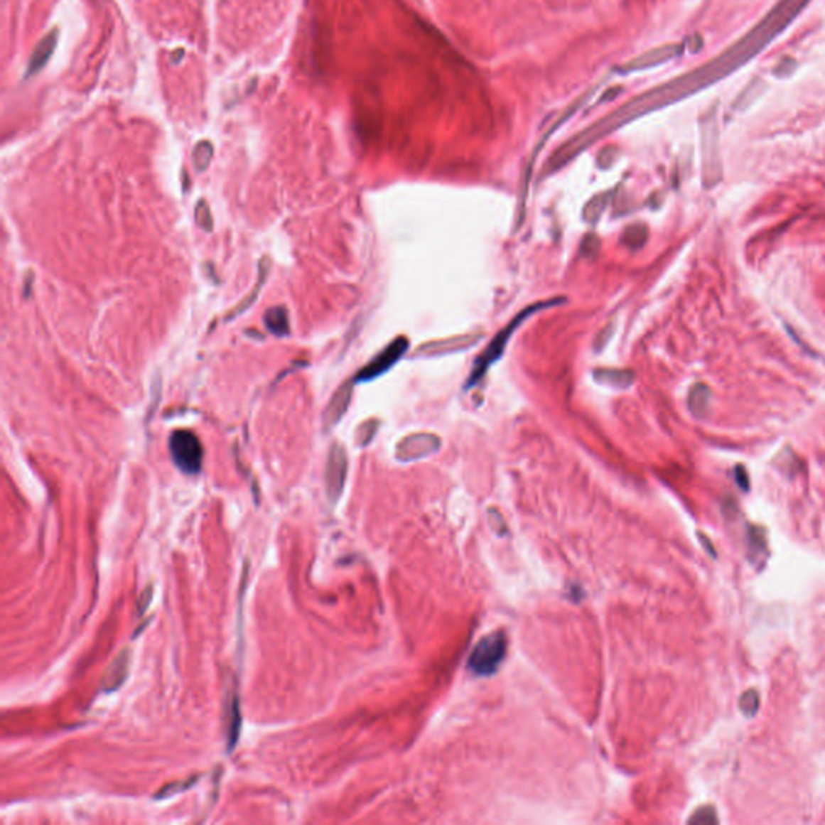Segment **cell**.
Listing matches in <instances>:
<instances>
[{
  "label": "cell",
  "instance_id": "obj_11",
  "mask_svg": "<svg viewBox=\"0 0 825 825\" xmlns=\"http://www.w3.org/2000/svg\"><path fill=\"white\" fill-rule=\"evenodd\" d=\"M593 379L598 384L608 385V387L624 390L629 389L634 384V372L630 370H606L600 368L593 371Z\"/></svg>",
  "mask_w": 825,
  "mask_h": 825
},
{
  "label": "cell",
  "instance_id": "obj_1",
  "mask_svg": "<svg viewBox=\"0 0 825 825\" xmlns=\"http://www.w3.org/2000/svg\"><path fill=\"white\" fill-rule=\"evenodd\" d=\"M566 302L564 297H555V298H548V300H541V302H535L532 305H529L527 308H524L522 311L517 313V315L511 319V321L505 326L500 333L493 337L492 342L487 345L485 350L480 353V357L474 361V366H473V371L471 374H469L468 381H466V389H471L474 387L475 384H479L480 379L485 376V372L489 371L490 366L498 361L500 358L503 357L505 350H507V345L511 337L514 335V333L517 330V328L521 326L527 321L529 318H531L534 313H539L541 310H546V308H553V306H558V305H563Z\"/></svg>",
  "mask_w": 825,
  "mask_h": 825
},
{
  "label": "cell",
  "instance_id": "obj_19",
  "mask_svg": "<svg viewBox=\"0 0 825 825\" xmlns=\"http://www.w3.org/2000/svg\"><path fill=\"white\" fill-rule=\"evenodd\" d=\"M197 780H198L197 777H190V779H188V780L174 782V784H170V785H166V787L161 788V790L155 794V798L156 799H163V798H168V797H173V794H176L179 792L188 790V788H190L192 785H194Z\"/></svg>",
  "mask_w": 825,
  "mask_h": 825
},
{
  "label": "cell",
  "instance_id": "obj_17",
  "mask_svg": "<svg viewBox=\"0 0 825 825\" xmlns=\"http://www.w3.org/2000/svg\"><path fill=\"white\" fill-rule=\"evenodd\" d=\"M268 269H269V264H268V258H263V261H261V264H260V282H258V284H257V287H255V289H254V292H252V293H250V295H249V297H247V298H245V300H244V302H242V303H240V305H239V306H237V308H236V310H234V311H232V313H231V315H229V318H227V319H232V318H237V316H239V315H240V313H242V311H244V310H247V308H250V306H252V303H254V302H255V298H257V295H258V293H260V291H261V287H263V284H264V281H266V276H268Z\"/></svg>",
  "mask_w": 825,
  "mask_h": 825
},
{
  "label": "cell",
  "instance_id": "obj_20",
  "mask_svg": "<svg viewBox=\"0 0 825 825\" xmlns=\"http://www.w3.org/2000/svg\"><path fill=\"white\" fill-rule=\"evenodd\" d=\"M740 708H742V711L746 716H753L756 714L757 708H760V695H757L756 690H750L743 694L742 700H740Z\"/></svg>",
  "mask_w": 825,
  "mask_h": 825
},
{
  "label": "cell",
  "instance_id": "obj_13",
  "mask_svg": "<svg viewBox=\"0 0 825 825\" xmlns=\"http://www.w3.org/2000/svg\"><path fill=\"white\" fill-rule=\"evenodd\" d=\"M709 400H711V392L704 384H696L690 389L689 394V408L694 416L701 418L708 413Z\"/></svg>",
  "mask_w": 825,
  "mask_h": 825
},
{
  "label": "cell",
  "instance_id": "obj_4",
  "mask_svg": "<svg viewBox=\"0 0 825 825\" xmlns=\"http://www.w3.org/2000/svg\"><path fill=\"white\" fill-rule=\"evenodd\" d=\"M408 347L409 340L406 337H397L382 352H379L368 365L358 371V374L353 377L355 384L374 381L379 376L385 374L390 368H394V365L399 363L403 355L406 353Z\"/></svg>",
  "mask_w": 825,
  "mask_h": 825
},
{
  "label": "cell",
  "instance_id": "obj_26",
  "mask_svg": "<svg viewBox=\"0 0 825 825\" xmlns=\"http://www.w3.org/2000/svg\"><path fill=\"white\" fill-rule=\"evenodd\" d=\"M150 601H152V587H149V588L146 590V592H144V593L141 595L139 601H137V613H139V616H141V614L146 613V610H147V606H149Z\"/></svg>",
  "mask_w": 825,
  "mask_h": 825
},
{
  "label": "cell",
  "instance_id": "obj_18",
  "mask_svg": "<svg viewBox=\"0 0 825 825\" xmlns=\"http://www.w3.org/2000/svg\"><path fill=\"white\" fill-rule=\"evenodd\" d=\"M608 200H610V194H601V195L595 197L593 200H590L587 203V207L583 208V220L588 221L590 225H595V222H597L601 216V213L605 212Z\"/></svg>",
  "mask_w": 825,
  "mask_h": 825
},
{
  "label": "cell",
  "instance_id": "obj_14",
  "mask_svg": "<svg viewBox=\"0 0 825 825\" xmlns=\"http://www.w3.org/2000/svg\"><path fill=\"white\" fill-rule=\"evenodd\" d=\"M229 718H227V751H234V746L237 743L239 730H240V711H239V700L236 695H232L231 704L227 708Z\"/></svg>",
  "mask_w": 825,
  "mask_h": 825
},
{
  "label": "cell",
  "instance_id": "obj_28",
  "mask_svg": "<svg viewBox=\"0 0 825 825\" xmlns=\"http://www.w3.org/2000/svg\"><path fill=\"white\" fill-rule=\"evenodd\" d=\"M176 52H178V57H180V58L184 57V50H183V49H178ZM171 60H173V63H179V60H178V58H174V57H173Z\"/></svg>",
  "mask_w": 825,
  "mask_h": 825
},
{
  "label": "cell",
  "instance_id": "obj_15",
  "mask_svg": "<svg viewBox=\"0 0 825 825\" xmlns=\"http://www.w3.org/2000/svg\"><path fill=\"white\" fill-rule=\"evenodd\" d=\"M647 236H648V231H647L645 226L643 225H630L622 234V242L625 244V247H629L630 250H638V249H642L643 244L647 242Z\"/></svg>",
  "mask_w": 825,
  "mask_h": 825
},
{
  "label": "cell",
  "instance_id": "obj_21",
  "mask_svg": "<svg viewBox=\"0 0 825 825\" xmlns=\"http://www.w3.org/2000/svg\"><path fill=\"white\" fill-rule=\"evenodd\" d=\"M377 427H379V423H377L376 419L366 421V423H363V424L360 426V429H358V443H360V447H366V445H368L372 441V437L376 436Z\"/></svg>",
  "mask_w": 825,
  "mask_h": 825
},
{
  "label": "cell",
  "instance_id": "obj_6",
  "mask_svg": "<svg viewBox=\"0 0 825 825\" xmlns=\"http://www.w3.org/2000/svg\"><path fill=\"white\" fill-rule=\"evenodd\" d=\"M441 438L436 433H411L399 442L395 450V456L399 461H416L429 456L441 448Z\"/></svg>",
  "mask_w": 825,
  "mask_h": 825
},
{
  "label": "cell",
  "instance_id": "obj_2",
  "mask_svg": "<svg viewBox=\"0 0 825 825\" xmlns=\"http://www.w3.org/2000/svg\"><path fill=\"white\" fill-rule=\"evenodd\" d=\"M507 635L503 632H493L474 647L468 667L475 676H492L507 656Z\"/></svg>",
  "mask_w": 825,
  "mask_h": 825
},
{
  "label": "cell",
  "instance_id": "obj_23",
  "mask_svg": "<svg viewBox=\"0 0 825 825\" xmlns=\"http://www.w3.org/2000/svg\"><path fill=\"white\" fill-rule=\"evenodd\" d=\"M690 822H696V824H716L718 822V817H716V812L713 808H701L698 809L694 817L690 819Z\"/></svg>",
  "mask_w": 825,
  "mask_h": 825
},
{
  "label": "cell",
  "instance_id": "obj_8",
  "mask_svg": "<svg viewBox=\"0 0 825 825\" xmlns=\"http://www.w3.org/2000/svg\"><path fill=\"white\" fill-rule=\"evenodd\" d=\"M353 384H355L353 379L352 381H347L345 384H342L340 387L337 389V392L333 395V399L328 403V408L324 409L323 413L324 431H330L334 426L339 424L343 414L347 413L348 405H350L352 401Z\"/></svg>",
  "mask_w": 825,
  "mask_h": 825
},
{
  "label": "cell",
  "instance_id": "obj_9",
  "mask_svg": "<svg viewBox=\"0 0 825 825\" xmlns=\"http://www.w3.org/2000/svg\"><path fill=\"white\" fill-rule=\"evenodd\" d=\"M57 44H58V31L57 29H53L52 33H49L47 36H44V38H42L39 44L34 47L31 57H29L28 68H26V73H25L26 80L28 77H33L34 75H38L41 70L45 68V65L49 63V60L52 58L53 52H55V49H57Z\"/></svg>",
  "mask_w": 825,
  "mask_h": 825
},
{
  "label": "cell",
  "instance_id": "obj_24",
  "mask_svg": "<svg viewBox=\"0 0 825 825\" xmlns=\"http://www.w3.org/2000/svg\"><path fill=\"white\" fill-rule=\"evenodd\" d=\"M613 334V324H608L606 328H603L600 330V334L597 335V339H595V352H601L603 348L606 347V343L610 342V337Z\"/></svg>",
  "mask_w": 825,
  "mask_h": 825
},
{
  "label": "cell",
  "instance_id": "obj_25",
  "mask_svg": "<svg viewBox=\"0 0 825 825\" xmlns=\"http://www.w3.org/2000/svg\"><path fill=\"white\" fill-rule=\"evenodd\" d=\"M598 247H600V244H598L597 237L587 236L586 239H583V244H582V254L587 255V257H592V255L597 254Z\"/></svg>",
  "mask_w": 825,
  "mask_h": 825
},
{
  "label": "cell",
  "instance_id": "obj_7",
  "mask_svg": "<svg viewBox=\"0 0 825 825\" xmlns=\"http://www.w3.org/2000/svg\"><path fill=\"white\" fill-rule=\"evenodd\" d=\"M482 337H484L482 333H475V334L455 335V337H450V339H445V340L426 342L416 350V357L431 358V357H443V355H450V353H456V352H465V350H469L471 347L478 345V343L482 340Z\"/></svg>",
  "mask_w": 825,
  "mask_h": 825
},
{
  "label": "cell",
  "instance_id": "obj_12",
  "mask_svg": "<svg viewBox=\"0 0 825 825\" xmlns=\"http://www.w3.org/2000/svg\"><path fill=\"white\" fill-rule=\"evenodd\" d=\"M264 328H266L271 334L276 337H284L289 334L291 324H289V313L284 306H273L263 318Z\"/></svg>",
  "mask_w": 825,
  "mask_h": 825
},
{
  "label": "cell",
  "instance_id": "obj_22",
  "mask_svg": "<svg viewBox=\"0 0 825 825\" xmlns=\"http://www.w3.org/2000/svg\"><path fill=\"white\" fill-rule=\"evenodd\" d=\"M195 220L198 222V226L205 231H212L213 229V220H212V213H210V208L208 205L205 203L203 200H200L197 203V208H195Z\"/></svg>",
  "mask_w": 825,
  "mask_h": 825
},
{
  "label": "cell",
  "instance_id": "obj_16",
  "mask_svg": "<svg viewBox=\"0 0 825 825\" xmlns=\"http://www.w3.org/2000/svg\"><path fill=\"white\" fill-rule=\"evenodd\" d=\"M213 158V146L210 141H200L194 149L192 153V160H194V166L198 173H202L210 166V161Z\"/></svg>",
  "mask_w": 825,
  "mask_h": 825
},
{
  "label": "cell",
  "instance_id": "obj_10",
  "mask_svg": "<svg viewBox=\"0 0 825 825\" xmlns=\"http://www.w3.org/2000/svg\"><path fill=\"white\" fill-rule=\"evenodd\" d=\"M129 649H123L122 653H119L114 661L108 667L104 679H102V689L107 694H112V691H117L119 686L124 684V680L128 679V671H129Z\"/></svg>",
  "mask_w": 825,
  "mask_h": 825
},
{
  "label": "cell",
  "instance_id": "obj_27",
  "mask_svg": "<svg viewBox=\"0 0 825 825\" xmlns=\"http://www.w3.org/2000/svg\"><path fill=\"white\" fill-rule=\"evenodd\" d=\"M737 480H738V484H740V487H742L743 490H748L750 480H748V475H746L745 469L742 466L737 468Z\"/></svg>",
  "mask_w": 825,
  "mask_h": 825
},
{
  "label": "cell",
  "instance_id": "obj_5",
  "mask_svg": "<svg viewBox=\"0 0 825 825\" xmlns=\"http://www.w3.org/2000/svg\"><path fill=\"white\" fill-rule=\"evenodd\" d=\"M347 453L342 445L334 443L329 450L328 461H326V473H324V484H326V493L329 500L335 503L342 495L343 487H345L347 479Z\"/></svg>",
  "mask_w": 825,
  "mask_h": 825
},
{
  "label": "cell",
  "instance_id": "obj_3",
  "mask_svg": "<svg viewBox=\"0 0 825 825\" xmlns=\"http://www.w3.org/2000/svg\"><path fill=\"white\" fill-rule=\"evenodd\" d=\"M170 455L174 465L184 474H198L203 465V447L190 431H174L170 437Z\"/></svg>",
  "mask_w": 825,
  "mask_h": 825
}]
</instances>
